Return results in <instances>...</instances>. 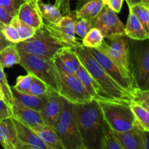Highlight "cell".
<instances>
[{
  "label": "cell",
  "mask_w": 149,
  "mask_h": 149,
  "mask_svg": "<svg viewBox=\"0 0 149 149\" xmlns=\"http://www.w3.org/2000/svg\"><path fill=\"white\" fill-rule=\"evenodd\" d=\"M88 50L92 54L95 59L97 61L100 66L106 71V72L119 84L122 88L126 90L130 94H132L135 89L138 88L133 81L128 79L123 73L122 72L119 67L101 50L98 48H89Z\"/></svg>",
  "instance_id": "7c38bea8"
},
{
  "label": "cell",
  "mask_w": 149,
  "mask_h": 149,
  "mask_svg": "<svg viewBox=\"0 0 149 149\" xmlns=\"http://www.w3.org/2000/svg\"><path fill=\"white\" fill-rule=\"evenodd\" d=\"M103 1H104V2H105V4H108V1H109V0H103Z\"/></svg>",
  "instance_id": "c3c4849f"
},
{
  "label": "cell",
  "mask_w": 149,
  "mask_h": 149,
  "mask_svg": "<svg viewBox=\"0 0 149 149\" xmlns=\"http://www.w3.org/2000/svg\"><path fill=\"white\" fill-rule=\"evenodd\" d=\"M142 4H143L145 7L149 8V0H142Z\"/></svg>",
  "instance_id": "f6af8a7d"
},
{
  "label": "cell",
  "mask_w": 149,
  "mask_h": 149,
  "mask_svg": "<svg viewBox=\"0 0 149 149\" xmlns=\"http://www.w3.org/2000/svg\"><path fill=\"white\" fill-rule=\"evenodd\" d=\"M75 74L79 79L93 99L95 100L114 99L102 88L101 86L93 78L81 63Z\"/></svg>",
  "instance_id": "e0dca14e"
},
{
  "label": "cell",
  "mask_w": 149,
  "mask_h": 149,
  "mask_svg": "<svg viewBox=\"0 0 149 149\" xmlns=\"http://www.w3.org/2000/svg\"><path fill=\"white\" fill-rule=\"evenodd\" d=\"M101 110L106 123L116 132H125L135 127V116L130 107V102L109 99L96 100Z\"/></svg>",
  "instance_id": "3957f363"
},
{
  "label": "cell",
  "mask_w": 149,
  "mask_h": 149,
  "mask_svg": "<svg viewBox=\"0 0 149 149\" xmlns=\"http://www.w3.org/2000/svg\"><path fill=\"white\" fill-rule=\"evenodd\" d=\"M53 129L58 134L64 149H84L79 130L74 105L63 97L62 110Z\"/></svg>",
  "instance_id": "277c9868"
},
{
  "label": "cell",
  "mask_w": 149,
  "mask_h": 149,
  "mask_svg": "<svg viewBox=\"0 0 149 149\" xmlns=\"http://www.w3.org/2000/svg\"><path fill=\"white\" fill-rule=\"evenodd\" d=\"M13 116L11 107L9 106L4 100L0 99V120Z\"/></svg>",
  "instance_id": "ab89813d"
},
{
  "label": "cell",
  "mask_w": 149,
  "mask_h": 149,
  "mask_svg": "<svg viewBox=\"0 0 149 149\" xmlns=\"http://www.w3.org/2000/svg\"><path fill=\"white\" fill-rule=\"evenodd\" d=\"M12 119L18 141L17 149H47L37 134L30 127L13 116H12Z\"/></svg>",
  "instance_id": "5bb4252c"
},
{
  "label": "cell",
  "mask_w": 149,
  "mask_h": 149,
  "mask_svg": "<svg viewBox=\"0 0 149 149\" xmlns=\"http://www.w3.org/2000/svg\"><path fill=\"white\" fill-rule=\"evenodd\" d=\"M91 23L92 26L98 29L105 39H111L126 36L125 25L121 21L116 12L107 4Z\"/></svg>",
  "instance_id": "30bf717a"
},
{
  "label": "cell",
  "mask_w": 149,
  "mask_h": 149,
  "mask_svg": "<svg viewBox=\"0 0 149 149\" xmlns=\"http://www.w3.org/2000/svg\"><path fill=\"white\" fill-rule=\"evenodd\" d=\"M11 88L14 98V104L17 106L40 111L47 101L48 95L46 96H36L29 93H20L12 87Z\"/></svg>",
  "instance_id": "44dd1931"
},
{
  "label": "cell",
  "mask_w": 149,
  "mask_h": 149,
  "mask_svg": "<svg viewBox=\"0 0 149 149\" xmlns=\"http://www.w3.org/2000/svg\"><path fill=\"white\" fill-rule=\"evenodd\" d=\"M77 19L74 11H71L69 14L63 15L58 23H44V25L50 34L64 47L74 48L81 45L77 40L74 31V23Z\"/></svg>",
  "instance_id": "8fae6325"
},
{
  "label": "cell",
  "mask_w": 149,
  "mask_h": 149,
  "mask_svg": "<svg viewBox=\"0 0 149 149\" xmlns=\"http://www.w3.org/2000/svg\"><path fill=\"white\" fill-rule=\"evenodd\" d=\"M18 52L31 54L52 60L63 45L50 34L45 25L36 29L29 39L15 44Z\"/></svg>",
  "instance_id": "52a82bcc"
},
{
  "label": "cell",
  "mask_w": 149,
  "mask_h": 149,
  "mask_svg": "<svg viewBox=\"0 0 149 149\" xmlns=\"http://www.w3.org/2000/svg\"><path fill=\"white\" fill-rule=\"evenodd\" d=\"M33 77V75L29 73L25 76H19L16 79V84L12 87L20 93H28Z\"/></svg>",
  "instance_id": "e575fe53"
},
{
  "label": "cell",
  "mask_w": 149,
  "mask_h": 149,
  "mask_svg": "<svg viewBox=\"0 0 149 149\" xmlns=\"http://www.w3.org/2000/svg\"><path fill=\"white\" fill-rule=\"evenodd\" d=\"M20 57L15 44H11L0 51V65L3 68L19 64Z\"/></svg>",
  "instance_id": "d4e9b609"
},
{
  "label": "cell",
  "mask_w": 149,
  "mask_h": 149,
  "mask_svg": "<svg viewBox=\"0 0 149 149\" xmlns=\"http://www.w3.org/2000/svg\"><path fill=\"white\" fill-rule=\"evenodd\" d=\"M38 9L42 19L47 21L48 23L55 24L58 23L63 17L62 13L58 7L55 4L42 2V0H39L38 2Z\"/></svg>",
  "instance_id": "484cf974"
},
{
  "label": "cell",
  "mask_w": 149,
  "mask_h": 149,
  "mask_svg": "<svg viewBox=\"0 0 149 149\" xmlns=\"http://www.w3.org/2000/svg\"><path fill=\"white\" fill-rule=\"evenodd\" d=\"M93 28L92 23L83 18H77L74 23V31L81 39L84 37L87 32Z\"/></svg>",
  "instance_id": "8d00e7d4"
},
{
  "label": "cell",
  "mask_w": 149,
  "mask_h": 149,
  "mask_svg": "<svg viewBox=\"0 0 149 149\" xmlns=\"http://www.w3.org/2000/svg\"><path fill=\"white\" fill-rule=\"evenodd\" d=\"M58 70V69H57ZM60 91L58 94L73 104L87 103L93 100L92 97L77 76L58 71Z\"/></svg>",
  "instance_id": "9c48e42d"
},
{
  "label": "cell",
  "mask_w": 149,
  "mask_h": 149,
  "mask_svg": "<svg viewBox=\"0 0 149 149\" xmlns=\"http://www.w3.org/2000/svg\"><path fill=\"white\" fill-rule=\"evenodd\" d=\"M106 5L103 0H89L80 9L75 10L77 18H83L92 22Z\"/></svg>",
  "instance_id": "cb8c5ba5"
},
{
  "label": "cell",
  "mask_w": 149,
  "mask_h": 149,
  "mask_svg": "<svg viewBox=\"0 0 149 149\" xmlns=\"http://www.w3.org/2000/svg\"><path fill=\"white\" fill-rule=\"evenodd\" d=\"M149 131H146L136 122L135 127L125 132L113 130L115 138L122 149H148Z\"/></svg>",
  "instance_id": "4fadbf2b"
},
{
  "label": "cell",
  "mask_w": 149,
  "mask_h": 149,
  "mask_svg": "<svg viewBox=\"0 0 149 149\" xmlns=\"http://www.w3.org/2000/svg\"><path fill=\"white\" fill-rule=\"evenodd\" d=\"M126 1L129 7L132 5H134V4H142V0H126Z\"/></svg>",
  "instance_id": "ee69618b"
},
{
  "label": "cell",
  "mask_w": 149,
  "mask_h": 149,
  "mask_svg": "<svg viewBox=\"0 0 149 149\" xmlns=\"http://www.w3.org/2000/svg\"><path fill=\"white\" fill-rule=\"evenodd\" d=\"M11 110L13 117L30 127L32 130L42 125H45L39 111L22 107L15 104L11 106Z\"/></svg>",
  "instance_id": "ac0fdd59"
},
{
  "label": "cell",
  "mask_w": 149,
  "mask_h": 149,
  "mask_svg": "<svg viewBox=\"0 0 149 149\" xmlns=\"http://www.w3.org/2000/svg\"><path fill=\"white\" fill-rule=\"evenodd\" d=\"M125 34L133 40L143 41L149 39V33L145 30L141 22L131 12H130L125 26Z\"/></svg>",
  "instance_id": "603a6c76"
},
{
  "label": "cell",
  "mask_w": 149,
  "mask_h": 149,
  "mask_svg": "<svg viewBox=\"0 0 149 149\" xmlns=\"http://www.w3.org/2000/svg\"><path fill=\"white\" fill-rule=\"evenodd\" d=\"M79 1H89V0H79Z\"/></svg>",
  "instance_id": "681fc988"
},
{
  "label": "cell",
  "mask_w": 149,
  "mask_h": 149,
  "mask_svg": "<svg viewBox=\"0 0 149 149\" xmlns=\"http://www.w3.org/2000/svg\"><path fill=\"white\" fill-rule=\"evenodd\" d=\"M16 16L19 20L36 29L40 28L44 23L39 9L31 1L23 2L19 7Z\"/></svg>",
  "instance_id": "d6986e66"
},
{
  "label": "cell",
  "mask_w": 149,
  "mask_h": 149,
  "mask_svg": "<svg viewBox=\"0 0 149 149\" xmlns=\"http://www.w3.org/2000/svg\"><path fill=\"white\" fill-rule=\"evenodd\" d=\"M71 0H55V5L61 10L63 15H66L71 13Z\"/></svg>",
  "instance_id": "f35d334b"
},
{
  "label": "cell",
  "mask_w": 149,
  "mask_h": 149,
  "mask_svg": "<svg viewBox=\"0 0 149 149\" xmlns=\"http://www.w3.org/2000/svg\"><path fill=\"white\" fill-rule=\"evenodd\" d=\"M19 54L20 57L19 65L28 73L43 81L51 90L59 93L61 87L59 74L52 60L25 52H19Z\"/></svg>",
  "instance_id": "8992f818"
},
{
  "label": "cell",
  "mask_w": 149,
  "mask_h": 149,
  "mask_svg": "<svg viewBox=\"0 0 149 149\" xmlns=\"http://www.w3.org/2000/svg\"><path fill=\"white\" fill-rule=\"evenodd\" d=\"M26 1H31V0H0V6L5 8L15 17L17 15L19 7Z\"/></svg>",
  "instance_id": "74e56055"
},
{
  "label": "cell",
  "mask_w": 149,
  "mask_h": 149,
  "mask_svg": "<svg viewBox=\"0 0 149 149\" xmlns=\"http://www.w3.org/2000/svg\"><path fill=\"white\" fill-rule=\"evenodd\" d=\"M100 149H122L115 138L113 130L106 123L100 142Z\"/></svg>",
  "instance_id": "f1b7e54d"
},
{
  "label": "cell",
  "mask_w": 149,
  "mask_h": 149,
  "mask_svg": "<svg viewBox=\"0 0 149 149\" xmlns=\"http://www.w3.org/2000/svg\"><path fill=\"white\" fill-rule=\"evenodd\" d=\"M18 141L11 117L0 120V145L4 149H17Z\"/></svg>",
  "instance_id": "ffe728a7"
},
{
  "label": "cell",
  "mask_w": 149,
  "mask_h": 149,
  "mask_svg": "<svg viewBox=\"0 0 149 149\" xmlns=\"http://www.w3.org/2000/svg\"><path fill=\"white\" fill-rule=\"evenodd\" d=\"M14 16L12 15L5 8L0 6V23L9 24L11 23Z\"/></svg>",
  "instance_id": "60d3db41"
},
{
  "label": "cell",
  "mask_w": 149,
  "mask_h": 149,
  "mask_svg": "<svg viewBox=\"0 0 149 149\" xmlns=\"http://www.w3.org/2000/svg\"><path fill=\"white\" fill-rule=\"evenodd\" d=\"M2 33L8 42L13 44H17L20 42L17 31L13 23L2 25Z\"/></svg>",
  "instance_id": "d590c367"
},
{
  "label": "cell",
  "mask_w": 149,
  "mask_h": 149,
  "mask_svg": "<svg viewBox=\"0 0 149 149\" xmlns=\"http://www.w3.org/2000/svg\"><path fill=\"white\" fill-rule=\"evenodd\" d=\"M49 1H51V0H49Z\"/></svg>",
  "instance_id": "f907efd6"
},
{
  "label": "cell",
  "mask_w": 149,
  "mask_h": 149,
  "mask_svg": "<svg viewBox=\"0 0 149 149\" xmlns=\"http://www.w3.org/2000/svg\"><path fill=\"white\" fill-rule=\"evenodd\" d=\"M130 12L138 19L143 28L149 33V8L143 4H136L129 7Z\"/></svg>",
  "instance_id": "f546056e"
},
{
  "label": "cell",
  "mask_w": 149,
  "mask_h": 149,
  "mask_svg": "<svg viewBox=\"0 0 149 149\" xmlns=\"http://www.w3.org/2000/svg\"><path fill=\"white\" fill-rule=\"evenodd\" d=\"M11 23H13L15 26V27L16 28V29H17V33H18L19 36H20V42L26 40V39L31 37L34 34L35 31L36 30L34 28L29 26L28 24L25 23L24 22L19 20L17 16H15L13 17V19L11 21Z\"/></svg>",
  "instance_id": "4dcf8cb0"
},
{
  "label": "cell",
  "mask_w": 149,
  "mask_h": 149,
  "mask_svg": "<svg viewBox=\"0 0 149 149\" xmlns=\"http://www.w3.org/2000/svg\"><path fill=\"white\" fill-rule=\"evenodd\" d=\"M51 89L43 81L33 76L28 93L36 96H46L50 93Z\"/></svg>",
  "instance_id": "d6a6232c"
},
{
  "label": "cell",
  "mask_w": 149,
  "mask_h": 149,
  "mask_svg": "<svg viewBox=\"0 0 149 149\" xmlns=\"http://www.w3.org/2000/svg\"><path fill=\"white\" fill-rule=\"evenodd\" d=\"M124 0H109L107 5L116 13H120Z\"/></svg>",
  "instance_id": "b9f144b4"
},
{
  "label": "cell",
  "mask_w": 149,
  "mask_h": 149,
  "mask_svg": "<svg viewBox=\"0 0 149 149\" xmlns=\"http://www.w3.org/2000/svg\"><path fill=\"white\" fill-rule=\"evenodd\" d=\"M0 99H1V100H4V95H3L2 92H1V87H0Z\"/></svg>",
  "instance_id": "7dc6e473"
},
{
  "label": "cell",
  "mask_w": 149,
  "mask_h": 149,
  "mask_svg": "<svg viewBox=\"0 0 149 149\" xmlns=\"http://www.w3.org/2000/svg\"><path fill=\"white\" fill-rule=\"evenodd\" d=\"M74 105L84 149H100L106 122L98 103L93 99L89 103Z\"/></svg>",
  "instance_id": "6da1fadb"
},
{
  "label": "cell",
  "mask_w": 149,
  "mask_h": 149,
  "mask_svg": "<svg viewBox=\"0 0 149 149\" xmlns=\"http://www.w3.org/2000/svg\"><path fill=\"white\" fill-rule=\"evenodd\" d=\"M130 68L133 80L138 88H149V42L148 39L139 41L128 38Z\"/></svg>",
  "instance_id": "5b68a950"
},
{
  "label": "cell",
  "mask_w": 149,
  "mask_h": 149,
  "mask_svg": "<svg viewBox=\"0 0 149 149\" xmlns=\"http://www.w3.org/2000/svg\"><path fill=\"white\" fill-rule=\"evenodd\" d=\"M47 149H64L55 130L46 125L33 129Z\"/></svg>",
  "instance_id": "7402d4cb"
},
{
  "label": "cell",
  "mask_w": 149,
  "mask_h": 149,
  "mask_svg": "<svg viewBox=\"0 0 149 149\" xmlns=\"http://www.w3.org/2000/svg\"><path fill=\"white\" fill-rule=\"evenodd\" d=\"M130 107L137 123L146 131H149V111L132 100L130 102Z\"/></svg>",
  "instance_id": "4316f807"
},
{
  "label": "cell",
  "mask_w": 149,
  "mask_h": 149,
  "mask_svg": "<svg viewBox=\"0 0 149 149\" xmlns=\"http://www.w3.org/2000/svg\"><path fill=\"white\" fill-rule=\"evenodd\" d=\"M39 0H31V1L36 7H38V2H39Z\"/></svg>",
  "instance_id": "bcb514c9"
},
{
  "label": "cell",
  "mask_w": 149,
  "mask_h": 149,
  "mask_svg": "<svg viewBox=\"0 0 149 149\" xmlns=\"http://www.w3.org/2000/svg\"><path fill=\"white\" fill-rule=\"evenodd\" d=\"M52 61L58 71L65 74H76L81 65V62L75 51L68 47L61 48Z\"/></svg>",
  "instance_id": "9a60e30c"
},
{
  "label": "cell",
  "mask_w": 149,
  "mask_h": 149,
  "mask_svg": "<svg viewBox=\"0 0 149 149\" xmlns=\"http://www.w3.org/2000/svg\"><path fill=\"white\" fill-rule=\"evenodd\" d=\"M72 49L77 53L81 65L109 95L116 100H132V96L130 93L122 88L106 72L92 55L87 47L83 46L81 44Z\"/></svg>",
  "instance_id": "7a4b0ae2"
},
{
  "label": "cell",
  "mask_w": 149,
  "mask_h": 149,
  "mask_svg": "<svg viewBox=\"0 0 149 149\" xmlns=\"http://www.w3.org/2000/svg\"><path fill=\"white\" fill-rule=\"evenodd\" d=\"M104 39L100 31L93 27L82 39V45L89 48H97L101 45Z\"/></svg>",
  "instance_id": "83f0119b"
},
{
  "label": "cell",
  "mask_w": 149,
  "mask_h": 149,
  "mask_svg": "<svg viewBox=\"0 0 149 149\" xmlns=\"http://www.w3.org/2000/svg\"><path fill=\"white\" fill-rule=\"evenodd\" d=\"M97 48L104 52L128 79L135 82L130 68V52L127 36H120L108 39L107 41H105L104 39L101 45Z\"/></svg>",
  "instance_id": "ba28073f"
},
{
  "label": "cell",
  "mask_w": 149,
  "mask_h": 149,
  "mask_svg": "<svg viewBox=\"0 0 149 149\" xmlns=\"http://www.w3.org/2000/svg\"><path fill=\"white\" fill-rule=\"evenodd\" d=\"M132 100L149 111V90L137 88L131 94Z\"/></svg>",
  "instance_id": "836d02e7"
},
{
  "label": "cell",
  "mask_w": 149,
  "mask_h": 149,
  "mask_svg": "<svg viewBox=\"0 0 149 149\" xmlns=\"http://www.w3.org/2000/svg\"><path fill=\"white\" fill-rule=\"evenodd\" d=\"M2 25L3 24L0 23V51L4 49V47H6L7 46H8V45L13 44L11 42H8L5 39V37H4V34L2 33Z\"/></svg>",
  "instance_id": "7bdbcfd3"
},
{
  "label": "cell",
  "mask_w": 149,
  "mask_h": 149,
  "mask_svg": "<svg viewBox=\"0 0 149 149\" xmlns=\"http://www.w3.org/2000/svg\"><path fill=\"white\" fill-rule=\"evenodd\" d=\"M0 87L4 95V100L9 106L11 107L14 104L13 92L11 87L7 81V75L4 71V68L0 65Z\"/></svg>",
  "instance_id": "1f68e13d"
},
{
  "label": "cell",
  "mask_w": 149,
  "mask_h": 149,
  "mask_svg": "<svg viewBox=\"0 0 149 149\" xmlns=\"http://www.w3.org/2000/svg\"><path fill=\"white\" fill-rule=\"evenodd\" d=\"M62 107L63 97L58 93L51 90L47 97L45 106L39 111L45 125L53 128L59 117Z\"/></svg>",
  "instance_id": "2e32d148"
}]
</instances>
